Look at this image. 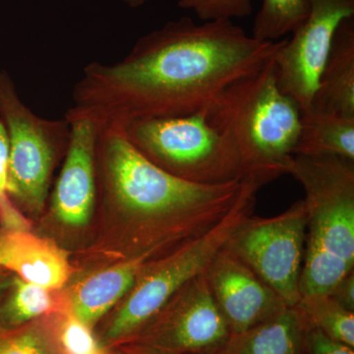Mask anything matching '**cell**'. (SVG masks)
<instances>
[{
	"instance_id": "1",
	"label": "cell",
	"mask_w": 354,
	"mask_h": 354,
	"mask_svg": "<svg viewBox=\"0 0 354 354\" xmlns=\"http://www.w3.org/2000/svg\"><path fill=\"white\" fill-rule=\"evenodd\" d=\"M285 39L257 41L232 21H169L141 37L120 62L88 64L64 118L124 129L135 121L197 113L264 66Z\"/></svg>"
},
{
	"instance_id": "2",
	"label": "cell",
	"mask_w": 354,
	"mask_h": 354,
	"mask_svg": "<svg viewBox=\"0 0 354 354\" xmlns=\"http://www.w3.org/2000/svg\"><path fill=\"white\" fill-rule=\"evenodd\" d=\"M106 199L131 227L134 258L150 259L216 227L258 185L252 179L221 185L184 180L153 164L120 128L100 127L95 149Z\"/></svg>"
},
{
	"instance_id": "3",
	"label": "cell",
	"mask_w": 354,
	"mask_h": 354,
	"mask_svg": "<svg viewBox=\"0 0 354 354\" xmlns=\"http://www.w3.org/2000/svg\"><path fill=\"white\" fill-rule=\"evenodd\" d=\"M204 111L234 142L245 179L263 187L288 174L299 137L301 109L279 88L274 57L228 85Z\"/></svg>"
},
{
	"instance_id": "4",
	"label": "cell",
	"mask_w": 354,
	"mask_h": 354,
	"mask_svg": "<svg viewBox=\"0 0 354 354\" xmlns=\"http://www.w3.org/2000/svg\"><path fill=\"white\" fill-rule=\"evenodd\" d=\"M288 174L304 187L307 209L301 297L329 295L354 271V160L295 155Z\"/></svg>"
},
{
	"instance_id": "5",
	"label": "cell",
	"mask_w": 354,
	"mask_h": 354,
	"mask_svg": "<svg viewBox=\"0 0 354 354\" xmlns=\"http://www.w3.org/2000/svg\"><path fill=\"white\" fill-rule=\"evenodd\" d=\"M122 130L142 155L184 180L221 185L245 179L234 142L209 122L204 109L135 121Z\"/></svg>"
},
{
	"instance_id": "6",
	"label": "cell",
	"mask_w": 354,
	"mask_h": 354,
	"mask_svg": "<svg viewBox=\"0 0 354 354\" xmlns=\"http://www.w3.org/2000/svg\"><path fill=\"white\" fill-rule=\"evenodd\" d=\"M258 189L251 188L239 204L208 234L147 262L124 301L114 314L104 341L125 342L136 334L169 299L190 281L206 271L232 234L253 213Z\"/></svg>"
},
{
	"instance_id": "7",
	"label": "cell",
	"mask_w": 354,
	"mask_h": 354,
	"mask_svg": "<svg viewBox=\"0 0 354 354\" xmlns=\"http://www.w3.org/2000/svg\"><path fill=\"white\" fill-rule=\"evenodd\" d=\"M0 118L9 140L7 195L18 209L39 215L46 206L51 174L65 157L70 140L66 120L39 118L21 100L12 79L0 70Z\"/></svg>"
},
{
	"instance_id": "8",
	"label": "cell",
	"mask_w": 354,
	"mask_h": 354,
	"mask_svg": "<svg viewBox=\"0 0 354 354\" xmlns=\"http://www.w3.org/2000/svg\"><path fill=\"white\" fill-rule=\"evenodd\" d=\"M304 200L271 218L247 216L223 249L267 283L288 307L298 304L306 241Z\"/></svg>"
},
{
	"instance_id": "9",
	"label": "cell",
	"mask_w": 354,
	"mask_h": 354,
	"mask_svg": "<svg viewBox=\"0 0 354 354\" xmlns=\"http://www.w3.org/2000/svg\"><path fill=\"white\" fill-rule=\"evenodd\" d=\"M230 334L204 272L125 342L128 354H212Z\"/></svg>"
},
{
	"instance_id": "10",
	"label": "cell",
	"mask_w": 354,
	"mask_h": 354,
	"mask_svg": "<svg viewBox=\"0 0 354 354\" xmlns=\"http://www.w3.org/2000/svg\"><path fill=\"white\" fill-rule=\"evenodd\" d=\"M309 6L304 24L274 55L279 87L297 102L301 113L311 108L337 27L354 17V0H309Z\"/></svg>"
},
{
	"instance_id": "11",
	"label": "cell",
	"mask_w": 354,
	"mask_h": 354,
	"mask_svg": "<svg viewBox=\"0 0 354 354\" xmlns=\"http://www.w3.org/2000/svg\"><path fill=\"white\" fill-rule=\"evenodd\" d=\"M205 277L232 334L250 329L288 308L252 270L223 248Z\"/></svg>"
},
{
	"instance_id": "12",
	"label": "cell",
	"mask_w": 354,
	"mask_h": 354,
	"mask_svg": "<svg viewBox=\"0 0 354 354\" xmlns=\"http://www.w3.org/2000/svg\"><path fill=\"white\" fill-rule=\"evenodd\" d=\"M68 122L69 145L51 194V212L64 225L79 227L87 225L94 214L97 197L95 149L100 127L88 120Z\"/></svg>"
},
{
	"instance_id": "13",
	"label": "cell",
	"mask_w": 354,
	"mask_h": 354,
	"mask_svg": "<svg viewBox=\"0 0 354 354\" xmlns=\"http://www.w3.org/2000/svg\"><path fill=\"white\" fill-rule=\"evenodd\" d=\"M0 269L48 290L62 288L72 269L66 252L30 230L0 227Z\"/></svg>"
},
{
	"instance_id": "14",
	"label": "cell",
	"mask_w": 354,
	"mask_h": 354,
	"mask_svg": "<svg viewBox=\"0 0 354 354\" xmlns=\"http://www.w3.org/2000/svg\"><path fill=\"white\" fill-rule=\"evenodd\" d=\"M311 108L354 118V17L342 21L335 32Z\"/></svg>"
},
{
	"instance_id": "15",
	"label": "cell",
	"mask_w": 354,
	"mask_h": 354,
	"mask_svg": "<svg viewBox=\"0 0 354 354\" xmlns=\"http://www.w3.org/2000/svg\"><path fill=\"white\" fill-rule=\"evenodd\" d=\"M147 261L145 258H129L84 279L72 295V314L88 327H93L127 297Z\"/></svg>"
},
{
	"instance_id": "16",
	"label": "cell",
	"mask_w": 354,
	"mask_h": 354,
	"mask_svg": "<svg viewBox=\"0 0 354 354\" xmlns=\"http://www.w3.org/2000/svg\"><path fill=\"white\" fill-rule=\"evenodd\" d=\"M306 328L297 309L288 307L259 325L230 334L212 354H304Z\"/></svg>"
},
{
	"instance_id": "17",
	"label": "cell",
	"mask_w": 354,
	"mask_h": 354,
	"mask_svg": "<svg viewBox=\"0 0 354 354\" xmlns=\"http://www.w3.org/2000/svg\"><path fill=\"white\" fill-rule=\"evenodd\" d=\"M295 155L354 160V118L313 108L304 111Z\"/></svg>"
},
{
	"instance_id": "18",
	"label": "cell",
	"mask_w": 354,
	"mask_h": 354,
	"mask_svg": "<svg viewBox=\"0 0 354 354\" xmlns=\"http://www.w3.org/2000/svg\"><path fill=\"white\" fill-rule=\"evenodd\" d=\"M6 299L0 304V332H12L50 313L55 297L48 288L13 277Z\"/></svg>"
},
{
	"instance_id": "19",
	"label": "cell",
	"mask_w": 354,
	"mask_h": 354,
	"mask_svg": "<svg viewBox=\"0 0 354 354\" xmlns=\"http://www.w3.org/2000/svg\"><path fill=\"white\" fill-rule=\"evenodd\" d=\"M292 308L297 309L307 327L354 348V312L344 308L329 295L301 297Z\"/></svg>"
},
{
	"instance_id": "20",
	"label": "cell",
	"mask_w": 354,
	"mask_h": 354,
	"mask_svg": "<svg viewBox=\"0 0 354 354\" xmlns=\"http://www.w3.org/2000/svg\"><path fill=\"white\" fill-rule=\"evenodd\" d=\"M309 9V0H263L251 37L261 41H279L301 27Z\"/></svg>"
},
{
	"instance_id": "21",
	"label": "cell",
	"mask_w": 354,
	"mask_h": 354,
	"mask_svg": "<svg viewBox=\"0 0 354 354\" xmlns=\"http://www.w3.org/2000/svg\"><path fill=\"white\" fill-rule=\"evenodd\" d=\"M0 354H62V349L44 326L30 323L2 334Z\"/></svg>"
},
{
	"instance_id": "22",
	"label": "cell",
	"mask_w": 354,
	"mask_h": 354,
	"mask_svg": "<svg viewBox=\"0 0 354 354\" xmlns=\"http://www.w3.org/2000/svg\"><path fill=\"white\" fill-rule=\"evenodd\" d=\"M178 7L193 11L202 22L232 21L253 11L252 0H179Z\"/></svg>"
},
{
	"instance_id": "23",
	"label": "cell",
	"mask_w": 354,
	"mask_h": 354,
	"mask_svg": "<svg viewBox=\"0 0 354 354\" xmlns=\"http://www.w3.org/2000/svg\"><path fill=\"white\" fill-rule=\"evenodd\" d=\"M9 140L3 121L0 118V225L11 230H29L27 218L14 206L7 195Z\"/></svg>"
},
{
	"instance_id": "24",
	"label": "cell",
	"mask_w": 354,
	"mask_h": 354,
	"mask_svg": "<svg viewBox=\"0 0 354 354\" xmlns=\"http://www.w3.org/2000/svg\"><path fill=\"white\" fill-rule=\"evenodd\" d=\"M57 342L64 354H100L99 344L91 328L72 313L60 324Z\"/></svg>"
},
{
	"instance_id": "25",
	"label": "cell",
	"mask_w": 354,
	"mask_h": 354,
	"mask_svg": "<svg viewBox=\"0 0 354 354\" xmlns=\"http://www.w3.org/2000/svg\"><path fill=\"white\" fill-rule=\"evenodd\" d=\"M304 354H354V348L330 339L321 330L307 327Z\"/></svg>"
},
{
	"instance_id": "26",
	"label": "cell",
	"mask_w": 354,
	"mask_h": 354,
	"mask_svg": "<svg viewBox=\"0 0 354 354\" xmlns=\"http://www.w3.org/2000/svg\"><path fill=\"white\" fill-rule=\"evenodd\" d=\"M329 295L344 308L354 312V271L342 278Z\"/></svg>"
},
{
	"instance_id": "27",
	"label": "cell",
	"mask_w": 354,
	"mask_h": 354,
	"mask_svg": "<svg viewBox=\"0 0 354 354\" xmlns=\"http://www.w3.org/2000/svg\"><path fill=\"white\" fill-rule=\"evenodd\" d=\"M6 276V274L3 272L0 271V295L10 286L11 279L8 281V278Z\"/></svg>"
},
{
	"instance_id": "28",
	"label": "cell",
	"mask_w": 354,
	"mask_h": 354,
	"mask_svg": "<svg viewBox=\"0 0 354 354\" xmlns=\"http://www.w3.org/2000/svg\"><path fill=\"white\" fill-rule=\"evenodd\" d=\"M121 1L124 2L127 6L131 7V8H138V7L147 3L149 0H121Z\"/></svg>"
},
{
	"instance_id": "29",
	"label": "cell",
	"mask_w": 354,
	"mask_h": 354,
	"mask_svg": "<svg viewBox=\"0 0 354 354\" xmlns=\"http://www.w3.org/2000/svg\"><path fill=\"white\" fill-rule=\"evenodd\" d=\"M2 334H3V333L0 332V339H1Z\"/></svg>"
}]
</instances>
